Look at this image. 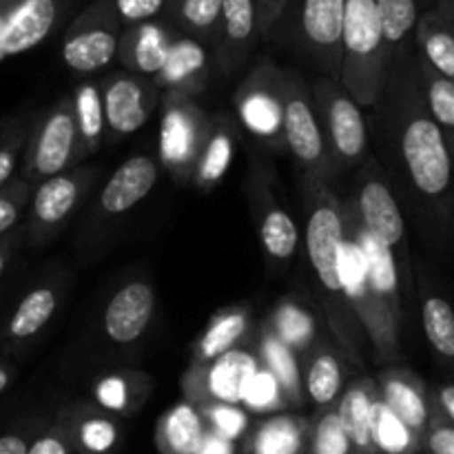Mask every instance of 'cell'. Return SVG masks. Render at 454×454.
I'll list each match as a JSON object with an SVG mask.
<instances>
[{
  "mask_svg": "<svg viewBox=\"0 0 454 454\" xmlns=\"http://www.w3.org/2000/svg\"><path fill=\"white\" fill-rule=\"evenodd\" d=\"M304 248L309 264L317 275L319 306L324 310L335 344L348 364L364 368V335L357 317L346 301L340 279V251L344 244V215L341 202L333 195L326 182L304 176Z\"/></svg>",
  "mask_w": 454,
  "mask_h": 454,
  "instance_id": "obj_1",
  "label": "cell"
},
{
  "mask_svg": "<svg viewBox=\"0 0 454 454\" xmlns=\"http://www.w3.org/2000/svg\"><path fill=\"white\" fill-rule=\"evenodd\" d=\"M390 105H393L395 136H397L399 158L412 189L426 202L442 207L450 200L454 184V160L443 137L428 114L424 93L411 82L388 78Z\"/></svg>",
  "mask_w": 454,
  "mask_h": 454,
  "instance_id": "obj_2",
  "label": "cell"
},
{
  "mask_svg": "<svg viewBox=\"0 0 454 454\" xmlns=\"http://www.w3.org/2000/svg\"><path fill=\"white\" fill-rule=\"evenodd\" d=\"M388 53L375 0H346L340 84L359 106H375L384 98Z\"/></svg>",
  "mask_w": 454,
  "mask_h": 454,
  "instance_id": "obj_3",
  "label": "cell"
},
{
  "mask_svg": "<svg viewBox=\"0 0 454 454\" xmlns=\"http://www.w3.org/2000/svg\"><path fill=\"white\" fill-rule=\"evenodd\" d=\"M82 158L87 155L75 127L74 105L71 98H62L31 122L18 176L35 186L47 177L71 171Z\"/></svg>",
  "mask_w": 454,
  "mask_h": 454,
  "instance_id": "obj_4",
  "label": "cell"
},
{
  "mask_svg": "<svg viewBox=\"0 0 454 454\" xmlns=\"http://www.w3.org/2000/svg\"><path fill=\"white\" fill-rule=\"evenodd\" d=\"M340 279L346 301L357 317L372 355L380 364H390L399 357V331L402 326L390 319L372 291L368 278L366 257L357 239L344 229V244L340 251Z\"/></svg>",
  "mask_w": 454,
  "mask_h": 454,
  "instance_id": "obj_5",
  "label": "cell"
},
{
  "mask_svg": "<svg viewBox=\"0 0 454 454\" xmlns=\"http://www.w3.org/2000/svg\"><path fill=\"white\" fill-rule=\"evenodd\" d=\"M211 115L195 98L162 91L160 100L158 162L177 182L193 180L200 151L207 140Z\"/></svg>",
  "mask_w": 454,
  "mask_h": 454,
  "instance_id": "obj_6",
  "label": "cell"
},
{
  "mask_svg": "<svg viewBox=\"0 0 454 454\" xmlns=\"http://www.w3.org/2000/svg\"><path fill=\"white\" fill-rule=\"evenodd\" d=\"M310 96L337 171L364 164L368 153V129L362 106L346 93L340 80H319Z\"/></svg>",
  "mask_w": 454,
  "mask_h": 454,
  "instance_id": "obj_7",
  "label": "cell"
},
{
  "mask_svg": "<svg viewBox=\"0 0 454 454\" xmlns=\"http://www.w3.org/2000/svg\"><path fill=\"white\" fill-rule=\"evenodd\" d=\"M284 146L301 164L306 176L331 182L337 173L331 151L326 146L322 124L315 111L309 84L300 74H286L284 93Z\"/></svg>",
  "mask_w": 454,
  "mask_h": 454,
  "instance_id": "obj_8",
  "label": "cell"
},
{
  "mask_svg": "<svg viewBox=\"0 0 454 454\" xmlns=\"http://www.w3.org/2000/svg\"><path fill=\"white\" fill-rule=\"evenodd\" d=\"M284 93L286 74L273 62L257 65L235 93L239 124L264 145L284 146Z\"/></svg>",
  "mask_w": 454,
  "mask_h": 454,
  "instance_id": "obj_9",
  "label": "cell"
},
{
  "mask_svg": "<svg viewBox=\"0 0 454 454\" xmlns=\"http://www.w3.org/2000/svg\"><path fill=\"white\" fill-rule=\"evenodd\" d=\"M355 208L371 235H375L395 255L397 266H403L406 279H411L406 247V222L395 193L390 191L380 164L368 162L357 177V193L353 195Z\"/></svg>",
  "mask_w": 454,
  "mask_h": 454,
  "instance_id": "obj_10",
  "label": "cell"
},
{
  "mask_svg": "<svg viewBox=\"0 0 454 454\" xmlns=\"http://www.w3.org/2000/svg\"><path fill=\"white\" fill-rule=\"evenodd\" d=\"M93 177V168H71L34 186L25 224V238L31 247L44 244L65 226L87 195Z\"/></svg>",
  "mask_w": 454,
  "mask_h": 454,
  "instance_id": "obj_11",
  "label": "cell"
},
{
  "mask_svg": "<svg viewBox=\"0 0 454 454\" xmlns=\"http://www.w3.org/2000/svg\"><path fill=\"white\" fill-rule=\"evenodd\" d=\"M260 368L253 348L238 346L222 357L200 366H189L182 377V393L195 406L207 403H242L244 388Z\"/></svg>",
  "mask_w": 454,
  "mask_h": 454,
  "instance_id": "obj_12",
  "label": "cell"
},
{
  "mask_svg": "<svg viewBox=\"0 0 454 454\" xmlns=\"http://www.w3.org/2000/svg\"><path fill=\"white\" fill-rule=\"evenodd\" d=\"M251 208L257 226V239L266 260L278 269H286L300 248V229L291 213L278 202L275 191L264 173L255 171L248 184Z\"/></svg>",
  "mask_w": 454,
  "mask_h": 454,
  "instance_id": "obj_13",
  "label": "cell"
},
{
  "mask_svg": "<svg viewBox=\"0 0 454 454\" xmlns=\"http://www.w3.org/2000/svg\"><path fill=\"white\" fill-rule=\"evenodd\" d=\"M162 89L155 80L133 74H115L102 84V105H105L106 133L124 137L136 133L149 122L160 106Z\"/></svg>",
  "mask_w": 454,
  "mask_h": 454,
  "instance_id": "obj_14",
  "label": "cell"
},
{
  "mask_svg": "<svg viewBox=\"0 0 454 454\" xmlns=\"http://www.w3.org/2000/svg\"><path fill=\"white\" fill-rule=\"evenodd\" d=\"M118 22L109 7H93L69 29L62 43V60L75 74H96L118 56Z\"/></svg>",
  "mask_w": 454,
  "mask_h": 454,
  "instance_id": "obj_15",
  "label": "cell"
},
{
  "mask_svg": "<svg viewBox=\"0 0 454 454\" xmlns=\"http://www.w3.org/2000/svg\"><path fill=\"white\" fill-rule=\"evenodd\" d=\"M56 20V0H0V62L38 47Z\"/></svg>",
  "mask_w": 454,
  "mask_h": 454,
  "instance_id": "obj_16",
  "label": "cell"
},
{
  "mask_svg": "<svg viewBox=\"0 0 454 454\" xmlns=\"http://www.w3.org/2000/svg\"><path fill=\"white\" fill-rule=\"evenodd\" d=\"M153 284L146 279H131L111 295L102 315V328L106 340L115 346H131L146 333L155 315Z\"/></svg>",
  "mask_w": 454,
  "mask_h": 454,
  "instance_id": "obj_17",
  "label": "cell"
},
{
  "mask_svg": "<svg viewBox=\"0 0 454 454\" xmlns=\"http://www.w3.org/2000/svg\"><path fill=\"white\" fill-rule=\"evenodd\" d=\"M301 384H304L306 403L315 412L331 411L337 406L346 388V355L331 340H319L300 357Z\"/></svg>",
  "mask_w": 454,
  "mask_h": 454,
  "instance_id": "obj_18",
  "label": "cell"
},
{
  "mask_svg": "<svg viewBox=\"0 0 454 454\" xmlns=\"http://www.w3.org/2000/svg\"><path fill=\"white\" fill-rule=\"evenodd\" d=\"M346 0H304L301 29L315 62L331 80H340L341 29Z\"/></svg>",
  "mask_w": 454,
  "mask_h": 454,
  "instance_id": "obj_19",
  "label": "cell"
},
{
  "mask_svg": "<svg viewBox=\"0 0 454 454\" xmlns=\"http://www.w3.org/2000/svg\"><path fill=\"white\" fill-rule=\"evenodd\" d=\"M375 381L380 399L388 406V411L395 412L424 442L433 415L430 393L424 381L403 366H384Z\"/></svg>",
  "mask_w": 454,
  "mask_h": 454,
  "instance_id": "obj_20",
  "label": "cell"
},
{
  "mask_svg": "<svg viewBox=\"0 0 454 454\" xmlns=\"http://www.w3.org/2000/svg\"><path fill=\"white\" fill-rule=\"evenodd\" d=\"M58 304H60L58 284L44 282L29 288L0 326V350L16 353V350L25 348L51 322Z\"/></svg>",
  "mask_w": 454,
  "mask_h": 454,
  "instance_id": "obj_21",
  "label": "cell"
},
{
  "mask_svg": "<svg viewBox=\"0 0 454 454\" xmlns=\"http://www.w3.org/2000/svg\"><path fill=\"white\" fill-rule=\"evenodd\" d=\"M75 454H118L124 439L122 419L93 402H78L60 411Z\"/></svg>",
  "mask_w": 454,
  "mask_h": 454,
  "instance_id": "obj_22",
  "label": "cell"
},
{
  "mask_svg": "<svg viewBox=\"0 0 454 454\" xmlns=\"http://www.w3.org/2000/svg\"><path fill=\"white\" fill-rule=\"evenodd\" d=\"M160 180V162L151 155H133L120 164L109 177L98 200V211L105 217H120L131 211L153 191Z\"/></svg>",
  "mask_w": 454,
  "mask_h": 454,
  "instance_id": "obj_23",
  "label": "cell"
},
{
  "mask_svg": "<svg viewBox=\"0 0 454 454\" xmlns=\"http://www.w3.org/2000/svg\"><path fill=\"white\" fill-rule=\"evenodd\" d=\"M310 417L295 411L257 419L239 442L238 454H306Z\"/></svg>",
  "mask_w": 454,
  "mask_h": 454,
  "instance_id": "obj_24",
  "label": "cell"
},
{
  "mask_svg": "<svg viewBox=\"0 0 454 454\" xmlns=\"http://www.w3.org/2000/svg\"><path fill=\"white\" fill-rule=\"evenodd\" d=\"M153 80L162 91L189 98L202 93L208 82V53L204 44L193 38L173 40L167 62Z\"/></svg>",
  "mask_w": 454,
  "mask_h": 454,
  "instance_id": "obj_25",
  "label": "cell"
},
{
  "mask_svg": "<svg viewBox=\"0 0 454 454\" xmlns=\"http://www.w3.org/2000/svg\"><path fill=\"white\" fill-rule=\"evenodd\" d=\"M377 402H380L377 381L368 375H359L346 384L335 406L337 417L357 454H377L372 443V415Z\"/></svg>",
  "mask_w": 454,
  "mask_h": 454,
  "instance_id": "obj_26",
  "label": "cell"
},
{
  "mask_svg": "<svg viewBox=\"0 0 454 454\" xmlns=\"http://www.w3.org/2000/svg\"><path fill=\"white\" fill-rule=\"evenodd\" d=\"M151 393H153V380L146 372L131 371V368L105 372L98 377L91 388L93 403L118 419L136 417L149 402Z\"/></svg>",
  "mask_w": 454,
  "mask_h": 454,
  "instance_id": "obj_27",
  "label": "cell"
},
{
  "mask_svg": "<svg viewBox=\"0 0 454 454\" xmlns=\"http://www.w3.org/2000/svg\"><path fill=\"white\" fill-rule=\"evenodd\" d=\"M171 44L173 38L164 27L140 22L120 38L118 58L127 74L153 80L167 62Z\"/></svg>",
  "mask_w": 454,
  "mask_h": 454,
  "instance_id": "obj_28",
  "label": "cell"
},
{
  "mask_svg": "<svg viewBox=\"0 0 454 454\" xmlns=\"http://www.w3.org/2000/svg\"><path fill=\"white\" fill-rule=\"evenodd\" d=\"M251 331V309L248 306H226L211 315L207 328L191 348V366L208 364L229 350L238 348Z\"/></svg>",
  "mask_w": 454,
  "mask_h": 454,
  "instance_id": "obj_29",
  "label": "cell"
},
{
  "mask_svg": "<svg viewBox=\"0 0 454 454\" xmlns=\"http://www.w3.org/2000/svg\"><path fill=\"white\" fill-rule=\"evenodd\" d=\"M253 353H255L260 366H264L266 371L279 381L288 403H291V411L304 408L306 397L304 384H301L300 357H297V355L293 353L273 331H270V326L266 322L257 328Z\"/></svg>",
  "mask_w": 454,
  "mask_h": 454,
  "instance_id": "obj_30",
  "label": "cell"
},
{
  "mask_svg": "<svg viewBox=\"0 0 454 454\" xmlns=\"http://www.w3.org/2000/svg\"><path fill=\"white\" fill-rule=\"evenodd\" d=\"M235 145H238L235 124L226 115H211L207 140L193 171V184L200 191H211L220 184L233 164Z\"/></svg>",
  "mask_w": 454,
  "mask_h": 454,
  "instance_id": "obj_31",
  "label": "cell"
},
{
  "mask_svg": "<svg viewBox=\"0 0 454 454\" xmlns=\"http://www.w3.org/2000/svg\"><path fill=\"white\" fill-rule=\"evenodd\" d=\"M207 434V424L195 403L177 402L155 426V448L160 454H195Z\"/></svg>",
  "mask_w": 454,
  "mask_h": 454,
  "instance_id": "obj_32",
  "label": "cell"
},
{
  "mask_svg": "<svg viewBox=\"0 0 454 454\" xmlns=\"http://www.w3.org/2000/svg\"><path fill=\"white\" fill-rule=\"evenodd\" d=\"M270 331L297 355L306 353L315 341H319V322L315 317L313 310L297 297H282L275 304L273 313H270L269 322Z\"/></svg>",
  "mask_w": 454,
  "mask_h": 454,
  "instance_id": "obj_33",
  "label": "cell"
},
{
  "mask_svg": "<svg viewBox=\"0 0 454 454\" xmlns=\"http://www.w3.org/2000/svg\"><path fill=\"white\" fill-rule=\"evenodd\" d=\"M222 31H224V67L233 71L244 65L257 34L255 0H224Z\"/></svg>",
  "mask_w": 454,
  "mask_h": 454,
  "instance_id": "obj_34",
  "label": "cell"
},
{
  "mask_svg": "<svg viewBox=\"0 0 454 454\" xmlns=\"http://www.w3.org/2000/svg\"><path fill=\"white\" fill-rule=\"evenodd\" d=\"M74 105L75 127H78L80 142L84 155H93L100 151L106 137L105 105H102V87L96 82H80L71 96Z\"/></svg>",
  "mask_w": 454,
  "mask_h": 454,
  "instance_id": "obj_35",
  "label": "cell"
},
{
  "mask_svg": "<svg viewBox=\"0 0 454 454\" xmlns=\"http://www.w3.org/2000/svg\"><path fill=\"white\" fill-rule=\"evenodd\" d=\"M421 93H424L430 118L442 129L454 160V80L443 78L428 65H424L421 67Z\"/></svg>",
  "mask_w": 454,
  "mask_h": 454,
  "instance_id": "obj_36",
  "label": "cell"
},
{
  "mask_svg": "<svg viewBox=\"0 0 454 454\" xmlns=\"http://www.w3.org/2000/svg\"><path fill=\"white\" fill-rule=\"evenodd\" d=\"M372 443L377 454L421 452V439L395 412H390L381 399L375 403V415H372Z\"/></svg>",
  "mask_w": 454,
  "mask_h": 454,
  "instance_id": "obj_37",
  "label": "cell"
},
{
  "mask_svg": "<svg viewBox=\"0 0 454 454\" xmlns=\"http://www.w3.org/2000/svg\"><path fill=\"white\" fill-rule=\"evenodd\" d=\"M426 340L443 359H454V309L442 295H428L421 304Z\"/></svg>",
  "mask_w": 454,
  "mask_h": 454,
  "instance_id": "obj_38",
  "label": "cell"
},
{
  "mask_svg": "<svg viewBox=\"0 0 454 454\" xmlns=\"http://www.w3.org/2000/svg\"><path fill=\"white\" fill-rule=\"evenodd\" d=\"M239 406L251 417H269L291 411V403H288L282 386H279V381L264 366L257 368L251 380H248Z\"/></svg>",
  "mask_w": 454,
  "mask_h": 454,
  "instance_id": "obj_39",
  "label": "cell"
},
{
  "mask_svg": "<svg viewBox=\"0 0 454 454\" xmlns=\"http://www.w3.org/2000/svg\"><path fill=\"white\" fill-rule=\"evenodd\" d=\"M419 44L426 65L443 78L454 80V35L437 18H426L419 27Z\"/></svg>",
  "mask_w": 454,
  "mask_h": 454,
  "instance_id": "obj_40",
  "label": "cell"
},
{
  "mask_svg": "<svg viewBox=\"0 0 454 454\" xmlns=\"http://www.w3.org/2000/svg\"><path fill=\"white\" fill-rule=\"evenodd\" d=\"M306 454H357L335 408L310 417Z\"/></svg>",
  "mask_w": 454,
  "mask_h": 454,
  "instance_id": "obj_41",
  "label": "cell"
},
{
  "mask_svg": "<svg viewBox=\"0 0 454 454\" xmlns=\"http://www.w3.org/2000/svg\"><path fill=\"white\" fill-rule=\"evenodd\" d=\"M31 122L34 118L16 115V118L3 120L0 124V189L7 186L20 171Z\"/></svg>",
  "mask_w": 454,
  "mask_h": 454,
  "instance_id": "obj_42",
  "label": "cell"
},
{
  "mask_svg": "<svg viewBox=\"0 0 454 454\" xmlns=\"http://www.w3.org/2000/svg\"><path fill=\"white\" fill-rule=\"evenodd\" d=\"M381 34L388 49H397L417 25L415 0H375Z\"/></svg>",
  "mask_w": 454,
  "mask_h": 454,
  "instance_id": "obj_43",
  "label": "cell"
},
{
  "mask_svg": "<svg viewBox=\"0 0 454 454\" xmlns=\"http://www.w3.org/2000/svg\"><path fill=\"white\" fill-rule=\"evenodd\" d=\"M198 408L211 433L231 439L235 443L242 442L253 426L251 415L239 403H207V406Z\"/></svg>",
  "mask_w": 454,
  "mask_h": 454,
  "instance_id": "obj_44",
  "label": "cell"
},
{
  "mask_svg": "<svg viewBox=\"0 0 454 454\" xmlns=\"http://www.w3.org/2000/svg\"><path fill=\"white\" fill-rule=\"evenodd\" d=\"M31 193H34V186L20 176L0 189V238L20 226V217L29 208Z\"/></svg>",
  "mask_w": 454,
  "mask_h": 454,
  "instance_id": "obj_45",
  "label": "cell"
},
{
  "mask_svg": "<svg viewBox=\"0 0 454 454\" xmlns=\"http://www.w3.org/2000/svg\"><path fill=\"white\" fill-rule=\"evenodd\" d=\"M222 3L224 0H180V20L193 34L213 35L222 20Z\"/></svg>",
  "mask_w": 454,
  "mask_h": 454,
  "instance_id": "obj_46",
  "label": "cell"
},
{
  "mask_svg": "<svg viewBox=\"0 0 454 454\" xmlns=\"http://www.w3.org/2000/svg\"><path fill=\"white\" fill-rule=\"evenodd\" d=\"M421 452L426 454H454V424L433 411L430 424L426 428Z\"/></svg>",
  "mask_w": 454,
  "mask_h": 454,
  "instance_id": "obj_47",
  "label": "cell"
},
{
  "mask_svg": "<svg viewBox=\"0 0 454 454\" xmlns=\"http://www.w3.org/2000/svg\"><path fill=\"white\" fill-rule=\"evenodd\" d=\"M29 454H75L71 448L69 434H67L65 421L58 415L49 426H44L38 437L31 443Z\"/></svg>",
  "mask_w": 454,
  "mask_h": 454,
  "instance_id": "obj_48",
  "label": "cell"
},
{
  "mask_svg": "<svg viewBox=\"0 0 454 454\" xmlns=\"http://www.w3.org/2000/svg\"><path fill=\"white\" fill-rule=\"evenodd\" d=\"M164 7V0H115V12L124 22H149Z\"/></svg>",
  "mask_w": 454,
  "mask_h": 454,
  "instance_id": "obj_49",
  "label": "cell"
},
{
  "mask_svg": "<svg viewBox=\"0 0 454 454\" xmlns=\"http://www.w3.org/2000/svg\"><path fill=\"white\" fill-rule=\"evenodd\" d=\"M43 428L38 426H20L0 434V454H29L31 443Z\"/></svg>",
  "mask_w": 454,
  "mask_h": 454,
  "instance_id": "obj_50",
  "label": "cell"
},
{
  "mask_svg": "<svg viewBox=\"0 0 454 454\" xmlns=\"http://www.w3.org/2000/svg\"><path fill=\"white\" fill-rule=\"evenodd\" d=\"M284 3H286V0H260V3H257V31H260V34L266 35L273 29L275 20H278L279 13H282Z\"/></svg>",
  "mask_w": 454,
  "mask_h": 454,
  "instance_id": "obj_51",
  "label": "cell"
},
{
  "mask_svg": "<svg viewBox=\"0 0 454 454\" xmlns=\"http://www.w3.org/2000/svg\"><path fill=\"white\" fill-rule=\"evenodd\" d=\"M22 239H25V226H16V229L0 238V279H3L4 270H7L9 262H12L13 253L22 244Z\"/></svg>",
  "mask_w": 454,
  "mask_h": 454,
  "instance_id": "obj_52",
  "label": "cell"
},
{
  "mask_svg": "<svg viewBox=\"0 0 454 454\" xmlns=\"http://www.w3.org/2000/svg\"><path fill=\"white\" fill-rule=\"evenodd\" d=\"M238 443L231 442V439L220 437V434L211 433L207 428V434H204V442L200 446V450L195 454H238Z\"/></svg>",
  "mask_w": 454,
  "mask_h": 454,
  "instance_id": "obj_53",
  "label": "cell"
},
{
  "mask_svg": "<svg viewBox=\"0 0 454 454\" xmlns=\"http://www.w3.org/2000/svg\"><path fill=\"white\" fill-rule=\"evenodd\" d=\"M430 403H433V411H437L439 415L454 424V384L442 386L434 397H430Z\"/></svg>",
  "mask_w": 454,
  "mask_h": 454,
  "instance_id": "obj_54",
  "label": "cell"
},
{
  "mask_svg": "<svg viewBox=\"0 0 454 454\" xmlns=\"http://www.w3.org/2000/svg\"><path fill=\"white\" fill-rule=\"evenodd\" d=\"M13 377H16V366L9 359H0V395L12 386Z\"/></svg>",
  "mask_w": 454,
  "mask_h": 454,
  "instance_id": "obj_55",
  "label": "cell"
},
{
  "mask_svg": "<svg viewBox=\"0 0 454 454\" xmlns=\"http://www.w3.org/2000/svg\"><path fill=\"white\" fill-rule=\"evenodd\" d=\"M0 124H3V120H0Z\"/></svg>",
  "mask_w": 454,
  "mask_h": 454,
  "instance_id": "obj_56",
  "label": "cell"
},
{
  "mask_svg": "<svg viewBox=\"0 0 454 454\" xmlns=\"http://www.w3.org/2000/svg\"><path fill=\"white\" fill-rule=\"evenodd\" d=\"M452 35H454V29H452Z\"/></svg>",
  "mask_w": 454,
  "mask_h": 454,
  "instance_id": "obj_57",
  "label": "cell"
}]
</instances>
